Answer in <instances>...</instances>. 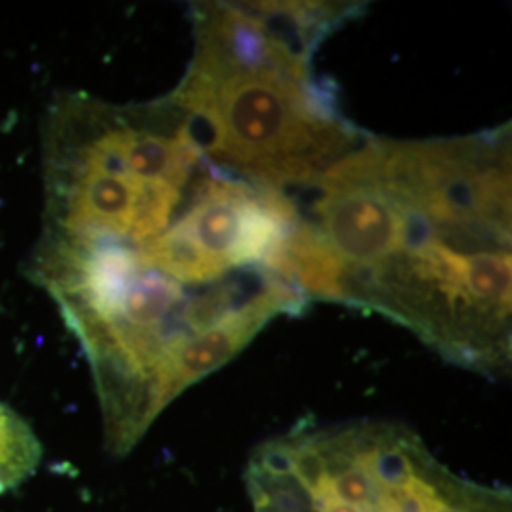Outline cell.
<instances>
[{"instance_id": "1", "label": "cell", "mask_w": 512, "mask_h": 512, "mask_svg": "<svg viewBox=\"0 0 512 512\" xmlns=\"http://www.w3.org/2000/svg\"><path fill=\"white\" fill-rule=\"evenodd\" d=\"M293 202L294 272L310 302L380 313L454 365L509 374V124L427 141L366 135Z\"/></svg>"}, {"instance_id": "2", "label": "cell", "mask_w": 512, "mask_h": 512, "mask_svg": "<svg viewBox=\"0 0 512 512\" xmlns=\"http://www.w3.org/2000/svg\"><path fill=\"white\" fill-rule=\"evenodd\" d=\"M351 2H202L194 54L167 93L205 158L247 183L296 196L365 141L311 54L359 12Z\"/></svg>"}, {"instance_id": "3", "label": "cell", "mask_w": 512, "mask_h": 512, "mask_svg": "<svg viewBox=\"0 0 512 512\" xmlns=\"http://www.w3.org/2000/svg\"><path fill=\"white\" fill-rule=\"evenodd\" d=\"M247 490L253 512H512L509 490L454 473L397 421H302L251 456Z\"/></svg>"}, {"instance_id": "4", "label": "cell", "mask_w": 512, "mask_h": 512, "mask_svg": "<svg viewBox=\"0 0 512 512\" xmlns=\"http://www.w3.org/2000/svg\"><path fill=\"white\" fill-rule=\"evenodd\" d=\"M42 444L29 423L0 401V495L37 471Z\"/></svg>"}]
</instances>
